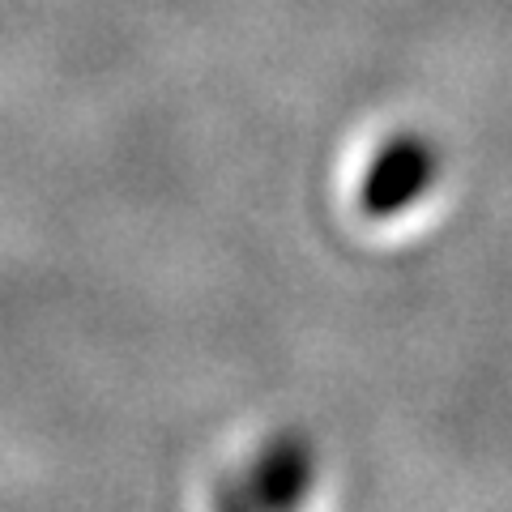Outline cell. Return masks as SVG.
<instances>
[{
    "mask_svg": "<svg viewBox=\"0 0 512 512\" xmlns=\"http://www.w3.org/2000/svg\"><path fill=\"white\" fill-rule=\"evenodd\" d=\"M427 171H431V158L419 141H402L393 146L389 154L372 167V180L363 188V205L372 214H393L427 184Z\"/></svg>",
    "mask_w": 512,
    "mask_h": 512,
    "instance_id": "obj_1",
    "label": "cell"
}]
</instances>
